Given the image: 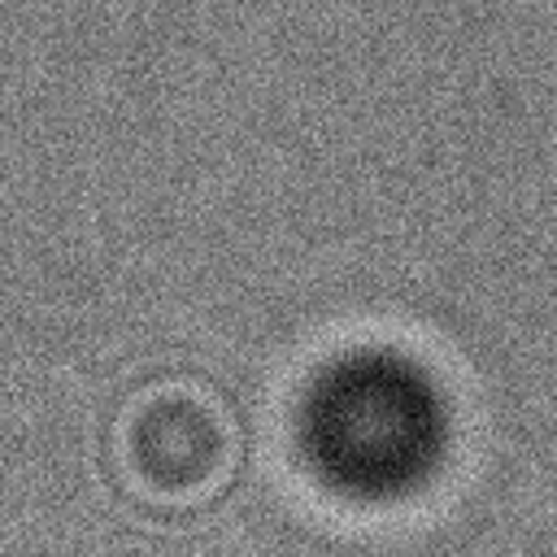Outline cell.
<instances>
[{"label":"cell","instance_id":"obj_1","mask_svg":"<svg viewBox=\"0 0 557 557\" xmlns=\"http://www.w3.org/2000/svg\"><path fill=\"white\" fill-rule=\"evenodd\" d=\"M440 405L426 379L387 357L357 352L322 370L305 400V448L313 466L352 492L413 483L440 448Z\"/></svg>","mask_w":557,"mask_h":557},{"label":"cell","instance_id":"obj_2","mask_svg":"<svg viewBox=\"0 0 557 557\" xmlns=\"http://www.w3.org/2000/svg\"><path fill=\"white\" fill-rule=\"evenodd\" d=\"M122 470L157 505H196L235 466V422L213 392L152 387L122 413Z\"/></svg>","mask_w":557,"mask_h":557}]
</instances>
